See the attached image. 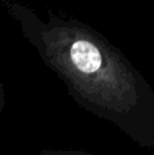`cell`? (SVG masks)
<instances>
[{
	"instance_id": "cell-1",
	"label": "cell",
	"mask_w": 154,
	"mask_h": 155,
	"mask_svg": "<svg viewBox=\"0 0 154 155\" xmlns=\"http://www.w3.org/2000/svg\"><path fill=\"white\" fill-rule=\"evenodd\" d=\"M42 63L86 112L154 147V94L126 54L92 26L60 12L2 2Z\"/></svg>"
},
{
	"instance_id": "cell-2",
	"label": "cell",
	"mask_w": 154,
	"mask_h": 155,
	"mask_svg": "<svg viewBox=\"0 0 154 155\" xmlns=\"http://www.w3.org/2000/svg\"><path fill=\"white\" fill-rule=\"evenodd\" d=\"M37 155H94L82 150H62V148H45L41 150Z\"/></svg>"
},
{
	"instance_id": "cell-3",
	"label": "cell",
	"mask_w": 154,
	"mask_h": 155,
	"mask_svg": "<svg viewBox=\"0 0 154 155\" xmlns=\"http://www.w3.org/2000/svg\"><path fill=\"white\" fill-rule=\"evenodd\" d=\"M5 107V91H4V84L2 80V70H0V114L3 113Z\"/></svg>"
}]
</instances>
